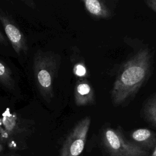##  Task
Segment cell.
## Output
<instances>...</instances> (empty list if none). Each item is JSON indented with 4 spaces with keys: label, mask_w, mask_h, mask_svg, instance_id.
Here are the masks:
<instances>
[{
    "label": "cell",
    "mask_w": 156,
    "mask_h": 156,
    "mask_svg": "<svg viewBox=\"0 0 156 156\" xmlns=\"http://www.w3.org/2000/svg\"><path fill=\"white\" fill-rule=\"evenodd\" d=\"M152 56L148 49L140 50L122 66L111 91V99L115 106L130 101L149 78L152 68Z\"/></svg>",
    "instance_id": "cell-1"
},
{
    "label": "cell",
    "mask_w": 156,
    "mask_h": 156,
    "mask_svg": "<svg viewBox=\"0 0 156 156\" xmlns=\"http://www.w3.org/2000/svg\"><path fill=\"white\" fill-rule=\"evenodd\" d=\"M59 55L51 51H38L34 57V73L37 88L48 102L54 98L53 82L60 66Z\"/></svg>",
    "instance_id": "cell-2"
},
{
    "label": "cell",
    "mask_w": 156,
    "mask_h": 156,
    "mask_svg": "<svg viewBox=\"0 0 156 156\" xmlns=\"http://www.w3.org/2000/svg\"><path fill=\"white\" fill-rule=\"evenodd\" d=\"M102 142L110 156H148L149 151L127 140L119 129L105 128Z\"/></svg>",
    "instance_id": "cell-3"
},
{
    "label": "cell",
    "mask_w": 156,
    "mask_h": 156,
    "mask_svg": "<svg viewBox=\"0 0 156 156\" xmlns=\"http://www.w3.org/2000/svg\"><path fill=\"white\" fill-rule=\"evenodd\" d=\"M91 118L86 116L80 120L67 136L62 147L60 156H80L84 149Z\"/></svg>",
    "instance_id": "cell-4"
},
{
    "label": "cell",
    "mask_w": 156,
    "mask_h": 156,
    "mask_svg": "<svg viewBox=\"0 0 156 156\" xmlns=\"http://www.w3.org/2000/svg\"><path fill=\"white\" fill-rule=\"evenodd\" d=\"M0 22L15 52L20 55L26 53L28 46L26 38L17 24L5 12L0 9Z\"/></svg>",
    "instance_id": "cell-5"
},
{
    "label": "cell",
    "mask_w": 156,
    "mask_h": 156,
    "mask_svg": "<svg viewBox=\"0 0 156 156\" xmlns=\"http://www.w3.org/2000/svg\"><path fill=\"white\" fill-rule=\"evenodd\" d=\"M74 102L77 106L93 105L95 103L94 90L86 79H78L74 90Z\"/></svg>",
    "instance_id": "cell-6"
},
{
    "label": "cell",
    "mask_w": 156,
    "mask_h": 156,
    "mask_svg": "<svg viewBox=\"0 0 156 156\" xmlns=\"http://www.w3.org/2000/svg\"><path fill=\"white\" fill-rule=\"evenodd\" d=\"M130 136L135 143L146 149H154L156 146V133L146 128L133 130Z\"/></svg>",
    "instance_id": "cell-7"
},
{
    "label": "cell",
    "mask_w": 156,
    "mask_h": 156,
    "mask_svg": "<svg viewBox=\"0 0 156 156\" xmlns=\"http://www.w3.org/2000/svg\"><path fill=\"white\" fill-rule=\"evenodd\" d=\"M86 11L94 18L107 19L111 17L112 13L104 1L99 0H83Z\"/></svg>",
    "instance_id": "cell-8"
},
{
    "label": "cell",
    "mask_w": 156,
    "mask_h": 156,
    "mask_svg": "<svg viewBox=\"0 0 156 156\" xmlns=\"http://www.w3.org/2000/svg\"><path fill=\"white\" fill-rule=\"evenodd\" d=\"M141 114L147 122L156 128V93L152 95L144 103Z\"/></svg>",
    "instance_id": "cell-9"
},
{
    "label": "cell",
    "mask_w": 156,
    "mask_h": 156,
    "mask_svg": "<svg viewBox=\"0 0 156 156\" xmlns=\"http://www.w3.org/2000/svg\"><path fill=\"white\" fill-rule=\"evenodd\" d=\"M0 85L12 91L15 89V81L8 65L0 59Z\"/></svg>",
    "instance_id": "cell-10"
},
{
    "label": "cell",
    "mask_w": 156,
    "mask_h": 156,
    "mask_svg": "<svg viewBox=\"0 0 156 156\" xmlns=\"http://www.w3.org/2000/svg\"><path fill=\"white\" fill-rule=\"evenodd\" d=\"M72 62L73 63V73L79 79H86L88 76V72L83 59L77 60L76 58L72 57Z\"/></svg>",
    "instance_id": "cell-11"
},
{
    "label": "cell",
    "mask_w": 156,
    "mask_h": 156,
    "mask_svg": "<svg viewBox=\"0 0 156 156\" xmlns=\"http://www.w3.org/2000/svg\"><path fill=\"white\" fill-rule=\"evenodd\" d=\"M144 2L150 9L156 12V0H145Z\"/></svg>",
    "instance_id": "cell-12"
},
{
    "label": "cell",
    "mask_w": 156,
    "mask_h": 156,
    "mask_svg": "<svg viewBox=\"0 0 156 156\" xmlns=\"http://www.w3.org/2000/svg\"><path fill=\"white\" fill-rule=\"evenodd\" d=\"M23 2L28 7L34 9L35 7V3L32 0H23Z\"/></svg>",
    "instance_id": "cell-13"
},
{
    "label": "cell",
    "mask_w": 156,
    "mask_h": 156,
    "mask_svg": "<svg viewBox=\"0 0 156 156\" xmlns=\"http://www.w3.org/2000/svg\"><path fill=\"white\" fill-rule=\"evenodd\" d=\"M0 44H4V45L8 44L5 37L4 36V35L2 34L1 30H0Z\"/></svg>",
    "instance_id": "cell-14"
},
{
    "label": "cell",
    "mask_w": 156,
    "mask_h": 156,
    "mask_svg": "<svg viewBox=\"0 0 156 156\" xmlns=\"http://www.w3.org/2000/svg\"><path fill=\"white\" fill-rule=\"evenodd\" d=\"M148 156H156V146H155V147L153 149L152 152L150 155H149Z\"/></svg>",
    "instance_id": "cell-15"
},
{
    "label": "cell",
    "mask_w": 156,
    "mask_h": 156,
    "mask_svg": "<svg viewBox=\"0 0 156 156\" xmlns=\"http://www.w3.org/2000/svg\"><path fill=\"white\" fill-rule=\"evenodd\" d=\"M2 149H3V146L0 144V152L2 151Z\"/></svg>",
    "instance_id": "cell-16"
},
{
    "label": "cell",
    "mask_w": 156,
    "mask_h": 156,
    "mask_svg": "<svg viewBox=\"0 0 156 156\" xmlns=\"http://www.w3.org/2000/svg\"><path fill=\"white\" fill-rule=\"evenodd\" d=\"M1 137L0 136V141H1Z\"/></svg>",
    "instance_id": "cell-17"
}]
</instances>
